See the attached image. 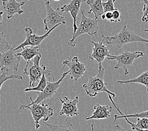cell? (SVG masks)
<instances>
[{
	"label": "cell",
	"instance_id": "6da1fadb",
	"mask_svg": "<svg viewBox=\"0 0 148 131\" xmlns=\"http://www.w3.org/2000/svg\"><path fill=\"white\" fill-rule=\"evenodd\" d=\"M101 37L106 41L109 45H114L116 47L122 51V47L124 45L132 42H144L148 44V40L144 38L139 35L133 32L129 29L127 27L124 26L119 33L114 35V36H105L101 32Z\"/></svg>",
	"mask_w": 148,
	"mask_h": 131
},
{
	"label": "cell",
	"instance_id": "7a4b0ae2",
	"mask_svg": "<svg viewBox=\"0 0 148 131\" xmlns=\"http://www.w3.org/2000/svg\"><path fill=\"white\" fill-rule=\"evenodd\" d=\"M105 69L103 66L98 68V74L95 76H89L88 81L86 83L83 84V88L86 93L90 97H95L101 92H105L108 95L115 97V94L110 91L107 88V84L104 80Z\"/></svg>",
	"mask_w": 148,
	"mask_h": 131
},
{
	"label": "cell",
	"instance_id": "3957f363",
	"mask_svg": "<svg viewBox=\"0 0 148 131\" xmlns=\"http://www.w3.org/2000/svg\"><path fill=\"white\" fill-rule=\"evenodd\" d=\"M42 55L37 56L30 61L27 62L23 73L29 78V87L34 88L39 83L42 76L47 74L50 76L52 72L45 65H40Z\"/></svg>",
	"mask_w": 148,
	"mask_h": 131
},
{
	"label": "cell",
	"instance_id": "277c9868",
	"mask_svg": "<svg viewBox=\"0 0 148 131\" xmlns=\"http://www.w3.org/2000/svg\"><path fill=\"white\" fill-rule=\"evenodd\" d=\"M81 14H82V19H81L79 25L77 27L75 34L73 35L71 39L68 42V45L72 47H75L76 46L75 42L76 38L83 34H86L90 36L95 35L97 39H98L97 35L98 30L99 29V27H98L99 20L98 19H93L91 17L86 16L84 13V10H82L81 12Z\"/></svg>",
	"mask_w": 148,
	"mask_h": 131
},
{
	"label": "cell",
	"instance_id": "5b68a950",
	"mask_svg": "<svg viewBox=\"0 0 148 131\" xmlns=\"http://www.w3.org/2000/svg\"><path fill=\"white\" fill-rule=\"evenodd\" d=\"M29 109L32 116L34 120L36 129H38L40 127V120L43 119V122H47L49 118L54 115V110L49 106V104H45L44 103L38 104L22 105H20V110Z\"/></svg>",
	"mask_w": 148,
	"mask_h": 131
},
{
	"label": "cell",
	"instance_id": "8992f818",
	"mask_svg": "<svg viewBox=\"0 0 148 131\" xmlns=\"http://www.w3.org/2000/svg\"><path fill=\"white\" fill-rule=\"evenodd\" d=\"M144 53L140 51L130 52L128 51H122V53L118 56L110 55L107 58L110 61H116L117 64L114 66L115 69L123 68L125 75H127L129 72L128 69L132 67L134 61L137 58L143 57Z\"/></svg>",
	"mask_w": 148,
	"mask_h": 131
},
{
	"label": "cell",
	"instance_id": "52a82bcc",
	"mask_svg": "<svg viewBox=\"0 0 148 131\" xmlns=\"http://www.w3.org/2000/svg\"><path fill=\"white\" fill-rule=\"evenodd\" d=\"M45 4L46 7L47 15L44 19V30L47 32L58 24H66L64 16H63L59 6L55 10L52 8L49 1H45Z\"/></svg>",
	"mask_w": 148,
	"mask_h": 131
},
{
	"label": "cell",
	"instance_id": "ba28073f",
	"mask_svg": "<svg viewBox=\"0 0 148 131\" xmlns=\"http://www.w3.org/2000/svg\"><path fill=\"white\" fill-rule=\"evenodd\" d=\"M69 74V71H68L65 73L62 74L61 78L58 81H51L49 80H47V86L45 87L44 90L42 92H38L36 91V93L37 95V97L35 100H33L32 97H30L29 99L31 101L30 104H28L29 105H32V104H38L42 102L44 100H46V99H51L52 98V96L56 93V91L58 90V88L60 87L61 83H62V80L64 79V78Z\"/></svg>",
	"mask_w": 148,
	"mask_h": 131
},
{
	"label": "cell",
	"instance_id": "9c48e42d",
	"mask_svg": "<svg viewBox=\"0 0 148 131\" xmlns=\"http://www.w3.org/2000/svg\"><path fill=\"white\" fill-rule=\"evenodd\" d=\"M15 52V48L11 47L8 51L0 53V70L9 72L18 71L20 58Z\"/></svg>",
	"mask_w": 148,
	"mask_h": 131
},
{
	"label": "cell",
	"instance_id": "30bf717a",
	"mask_svg": "<svg viewBox=\"0 0 148 131\" xmlns=\"http://www.w3.org/2000/svg\"><path fill=\"white\" fill-rule=\"evenodd\" d=\"M61 24H58L55 27H52L51 29L47 31L46 33L43 35H38L34 34L33 32V30L30 27H25L24 29L25 33L26 39L22 44H20L19 45L17 46L15 48V51L18 50L20 49H23L27 46H40L42 42L43 41L45 38H46L53 31L56 27H58Z\"/></svg>",
	"mask_w": 148,
	"mask_h": 131
},
{
	"label": "cell",
	"instance_id": "8fae6325",
	"mask_svg": "<svg viewBox=\"0 0 148 131\" xmlns=\"http://www.w3.org/2000/svg\"><path fill=\"white\" fill-rule=\"evenodd\" d=\"M104 39L101 41L95 42L91 41V44L93 45V51L89 55V59L91 61H95L98 64V68L103 66L102 62L105 58H107L110 54V49L107 45L103 44Z\"/></svg>",
	"mask_w": 148,
	"mask_h": 131
},
{
	"label": "cell",
	"instance_id": "7c38bea8",
	"mask_svg": "<svg viewBox=\"0 0 148 131\" xmlns=\"http://www.w3.org/2000/svg\"><path fill=\"white\" fill-rule=\"evenodd\" d=\"M62 63L63 65L62 69L66 66L68 67L69 68L71 79L76 81H78V80L84 75L86 71L85 64L84 63L81 62L77 56L73 57L71 61L65 60V61H62Z\"/></svg>",
	"mask_w": 148,
	"mask_h": 131
},
{
	"label": "cell",
	"instance_id": "4fadbf2b",
	"mask_svg": "<svg viewBox=\"0 0 148 131\" xmlns=\"http://www.w3.org/2000/svg\"><path fill=\"white\" fill-rule=\"evenodd\" d=\"M59 100L62 103V108L61 111L59 112L60 115H66V117H73L77 116L79 115L78 108H77V104L79 102V97L76 96L73 100L64 97V98L62 99L59 95H58Z\"/></svg>",
	"mask_w": 148,
	"mask_h": 131
},
{
	"label": "cell",
	"instance_id": "5bb4252c",
	"mask_svg": "<svg viewBox=\"0 0 148 131\" xmlns=\"http://www.w3.org/2000/svg\"><path fill=\"white\" fill-rule=\"evenodd\" d=\"M86 0H71L69 3L66 5H64L61 7V11L62 13H71V15L73 19V36L75 34L77 29L76 22L77 20V15L80 10L81 5L83 3L86 2Z\"/></svg>",
	"mask_w": 148,
	"mask_h": 131
},
{
	"label": "cell",
	"instance_id": "9a60e30c",
	"mask_svg": "<svg viewBox=\"0 0 148 131\" xmlns=\"http://www.w3.org/2000/svg\"><path fill=\"white\" fill-rule=\"evenodd\" d=\"M3 3V9L6 14L8 19H10L15 15H22L24 13L23 10L21 8L25 2H17L16 0H1Z\"/></svg>",
	"mask_w": 148,
	"mask_h": 131
},
{
	"label": "cell",
	"instance_id": "2e32d148",
	"mask_svg": "<svg viewBox=\"0 0 148 131\" xmlns=\"http://www.w3.org/2000/svg\"><path fill=\"white\" fill-rule=\"evenodd\" d=\"M94 111L91 116L86 117L85 120L105 119L110 118V114L112 111V106L101 105L99 104L94 106Z\"/></svg>",
	"mask_w": 148,
	"mask_h": 131
},
{
	"label": "cell",
	"instance_id": "e0dca14e",
	"mask_svg": "<svg viewBox=\"0 0 148 131\" xmlns=\"http://www.w3.org/2000/svg\"><path fill=\"white\" fill-rule=\"evenodd\" d=\"M17 56L20 58H23L27 62L30 61L37 56L41 54L40 46H27L23 48V51L17 53Z\"/></svg>",
	"mask_w": 148,
	"mask_h": 131
},
{
	"label": "cell",
	"instance_id": "ac0fdd59",
	"mask_svg": "<svg viewBox=\"0 0 148 131\" xmlns=\"http://www.w3.org/2000/svg\"><path fill=\"white\" fill-rule=\"evenodd\" d=\"M102 2H103V0H86V4L90 8L88 13H93L95 19H98V18L105 13Z\"/></svg>",
	"mask_w": 148,
	"mask_h": 131
},
{
	"label": "cell",
	"instance_id": "d6986e66",
	"mask_svg": "<svg viewBox=\"0 0 148 131\" xmlns=\"http://www.w3.org/2000/svg\"><path fill=\"white\" fill-rule=\"evenodd\" d=\"M109 99L111 102V103L112 104V105L114 106V107L115 108V109L117 110V111H119V112L121 114V115H117L115 114L114 115V121H116V120L119 119H125V118H146L148 119V110L146 111H143L142 112L140 113H136V114H124L123 113L121 112V110L119 109V107L117 105V104L114 102L112 99V97L111 96H108Z\"/></svg>",
	"mask_w": 148,
	"mask_h": 131
},
{
	"label": "cell",
	"instance_id": "ffe728a7",
	"mask_svg": "<svg viewBox=\"0 0 148 131\" xmlns=\"http://www.w3.org/2000/svg\"><path fill=\"white\" fill-rule=\"evenodd\" d=\"M117 84H132V83H140L145 86L147 88L148 93V71L143 72L138 77L135 78L126 80V81H117Z\"/></svg>",
	"mask_w": 148,
	"mask_h": 131
},
{
	"label": "cell",
	"instance_id": "44dd1931",
	"mask_svg": "<svg viewBox=\"0 0 148 131\" xmlns=\"http://www.w3.org/2000/svg\"><path fill=\"white\" fill-rule=\"evenodd\" d=\"M43 122L51 131H77L74 126L70 122L67 123L64 126L54 125L52 123H48L46 122Z\"/></svg>",
	"mask_w": 148,
	"mask_h": 131
},
{
	"label": "cell",
	"instance_id": "7402d4cb",
	"mask_svg": "<svg viewBox=\"0 0 148 131\" xmlns=\"http://www.w3.org/2000/svg\"><path fill=\"white\" fill-rule=\"evenodd\" d=\"M8 80H18L23 81V78L22 76L18 75V74H10L9 71H1V74H0V90L1 89L3 84Z\"/></svg>",
	"mask_w": 148,
	"mask_h": 131
},
{
	"label": "cell",
	"instance_id": "603a6c76",
	"mask_svg": "<svg viewBox=\"0 0 148 131\" xmlns=\"http://www.w3.org/2000/svg\"><path fill=\"white\" fill-rule=\"evenodd\" d=\"M49 76L47 75V74H44L42 76L41 80H40L39 83H38L36 86L34 88H27L24 90L25 92H29V91H38V92H42L44 90L47 86V77Z\"/></svg>",
	"mask_w": 148,
	"mask_h": 131
},
{
	"label": "cell",
	"instance_id": "cb8c5ba5",
	"mask_svg": "<svg viewBox=\"0 0 148 131\" xmlns=\"http://www.w3.org/2000/svg\"><path fill=\"white\" fill-rule=\"evenodd\" d=\"M125 121L130 125V126L136 127L140 129H148V119L146 118H137V123H134L125 118Z\"/></svg>",
	"mask_w": 148,
	"mask_h": 131
},
{
	"label": "cell",
	"instance_id": "d4e9b609",
	"mask_svg": "<svg viewBox=\"0 0 148 131\" xmlns=\"http://www.w3.org/2000/svg\"><path fill=\"white\" fill-rule=\"evenodd\" d=\"M12 46H10L6 40V35L4 32L0 31V53L8 51Z\"/></svg>",
	"mask_w": 148,
	"mask_h": 131
},
{
	"label": "cell",
	"instance_id": "484cf974",
	"mask_svg": "<svg viewBox=\"0 0 148 131\" xmlns=\"http://www.w3.org/2000/svg\"><path fill=\"white\" fill-rule=\"evenodd\" d=\"M139 1L144 3L143 9V14L141 18V21L144 23H146L148 22V0H140Z\"/></svg>",
	"mask_w": 148,
	"mask_h": 131
},
{
	"label": "cell",
	"instance_id": "4316f807",
	"mask_svg": "<svg viewBox=\"0 0 148 131\" xmlns=\"http://www.w3.org/2000/svg\"><path fill=\"white\" fill-rule=\"evenodd\" d=\"M115 0H108L107 2H102V5H103L104 12H113L115 10L114 7V3Z\"/></svg>",
	"mask_w": 148,
	"mask_h": 131
},
{
	"label": "cell",
	"instance_id": "83f0119b",
	"mask_svg": "<svg viewBox=\"0 0 148 131\" xmlns=\"http://www.w3.org/2000/svg\"><path fill=\"white\" fill-rule=\"evenodd\" d=\"M110 22L117 23L121 22V12L117 8L112 12V19L110 21Z\"/></svg>",
	"mask_w": 148,
	"mask_h": 131
},
{
	"label": "cell",
	"instance_id": "f1b7e54d",
	"mask_svg": "<svg viewBox=\"0 0 148 131\" xmlns=\"http://www.w3.org/2000/svg\"><path fill=\"white\" fill-rule=\"evenodd\" d=\"M104 15L105 16V19H107L109 22L112 19V12H105L104 13Z\"/></svg>",
	"mask_w": 148,
	"mask_h": 131
},
{
	"label": "cell",
	"instance_id": "f546056e",
	"mask_svg": "<svg viewBox=\"0 0 148 131\" xmlns=\"http://www.w3.org/2000/svg\"><path fill=\"white\" fill-rule=\"evenodd\" d=\"M113 131H128L124 128H122L121 126H120L119 125H116L114 127V129H113Z\"/></svg>",
	"mask_w": 148,
	"mask_h": 131
},
{
	"label": "cell",
	"instance_id": "4dcf8cb0",
	"mask_svg": "<svg viewBox=\"0 0 148 131\" xmlns=\"http://www.w3.org/2000/svg\"><path fill=\"white\" fill-rule=\"evenodd\" d=\"M131 127L133 131H148V129H140L137 128L136 127H133V126H131Z\"/></svg>",
	"mask_w": 148,
	"mask_h": 131
},
{
	"label": "cell",
	"instance_id": "1f68e13d",
	"mask_svg": "<svg viewBox=\"0 0 148 131\" xmlns=\"http://www.w3.org/2000/svg\"><path fill=\"white\" fill-rule=\"evenodd\" d=\"M3 11L0 10V25L2 24V21H3Z\"/></svg>",
	"mask_w": 148,
	"mask_h": 131
},
{
	"label": "cell",
	"instance_id": "d6a6232c",
	"mask_svg": "<svg viewBox=\"0 0 148 131\" xmlns=\"http://www.w3.org/2000/svg\"><path fill=\"white\" fill-rule=\"evenodd\" d=\"M91 131H95V129H94V123L93 122L91 123Z\"/></svg>",
	"mask_w": 148,
	"mask_h": 131
},
{
	"label": "cell",
	"instance_id": "836d02e7",
	"mask_svg": "<svg viewBox=\"0 0 148 131\" xmlns=\"http://www.w3.org/2000/svg\"><path fill=\"white\" fill-rule=\"evenodd\" d=\"M144 31V32H148V29H145Z\"/></svg>",
	"mask_w": 148,
	"mask_h": 131
},
{
	"label": "cell",
	"instance_id": "e575fe53",
	"mask_svg": "<svg viewBox=\"0 0 148 131\" xmlns=\"http://www.w3.org/2000/svg\"><path fill=\"white\" fill-rule=\"evenodd\" d=\"M53 1H59L60 0H53Z\"/></svg>",
	"mask_w": 148,
	"mask_h": 131
},
{
	"label": "cell",
	"instance_id": "d590c367",
	"mask_svg": "<svg viewBox=\"0 0 148 131\" xmlns=\"http://www.w3.org/2000/svg\"><path fill=\"white\" fill-rule=\"evenodd\" d=\"M139 1H140V0H139Z\"/></svg>",
	"mask_w": 148,
	"mask_h": 131
}]
</instances>
